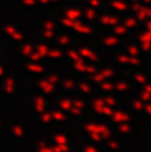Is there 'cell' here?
Returning <instances> with one entry per match:
<instances>
[{"instance_id":"1","label":"cell","mask_w":151,"mask_h":152,"mask_svg":"<svg viewBox=\"0 0 151 152\" xmlns=\"http://www.w3.org/2000/svg\"><path fill=\"white\" fill-rule=\"evenodd\" d=\"M86 129L88 132H96V134H99L102 136V139L103 137H110V135H111L110 128L107 126H103V124H86Z\"/></svg>"},{"instance_id":"2","label":"cell","mask_w":151,"mask_h":152,"mask_svg":"<svg viewBox=\"0 0 151 152\" xmlns=\"http://www.w3.org/2000/svg\"><path fill=\"white\" fill-rule=\"evenodd\" d=\"M111 119L114 123H127L130 120V115H127L126 112H122V111H118V112H112L111 113Z\"/></svg>"},{"instance_id":"3","label":"cell","mask_w":151,"mask_h":152,"mask_svg":"<svg viewBox=\"0 0 151 152\" xmlns=\"http://www.w3.org/2000/svg\"><path fill=\"white\" fill-rule=\"evenodd\" d=\"M112 74H114V72H112L111 69H104V71H100V72H98V74L92 75L91 79H92L94 81H96V83H99V81H104L106 79L111 77Z\"/></svg>"},{"instance_id":"4","label":"cell","mask_w":151,"mask_h":152,"mask_svg":"<svg viewBox=\"0 0 151 152\" xmlns=\"http://www.w3.org/2000/svg\"><path fill=\"white\" fill-rule=\"evenodd\" d=\"M118 60L123 64H133V66H139L141 60H139L136 56H125V55H119L118 56Z\"/></svg>"},{"instance_id":"5","label":"cell","mask_w":151,"mask_h":152,"mask_svg":"<svg viewBox=\"0 0 151 152\" xmlns=\"http://www.w3.org/2000/svg\"><path fill=\"white\" fill-rule=\"evenodd\" d=\"M71 28H74L75 31L79 32V34H91V28H90V27L84 26V24H82L80 21H78V20L72 21Z\"/></svg>"},{"instance_id":"6","label":"cell","mask_w":151,"mask_h":152,"mask_svg":"<svg viewBox=\"0 0 151 152\" xmlns=\"http://www.w3.org/2000/svg\"><path fill=\"white\" fill-rule=\"evenodd\" d=\"M147 18H151V8L142 5L141 10L136 12V19L138 20H146Z\"/></svg>"},{"instance_id":"7","label":"cell","mask_w":151,"mask_h":152,"mask_svg":"<svg viewBox=\"0 0 151 152\" xmlns=\"http://www.w3.org/2000/svg\"><path fill=\"white\" fill-rule=\"evenodd\" d=\"M82 58H86V59H90V60L92 61H96L98 60V56H96V53L94 52V51L88 50V48H82L80 50V53H79Z\"/></svg>"},{"instance_id":"8","label":"cell","mask_w":151,"mask_h":152,"mask_svg":"<svg viewBox=\"0 0 151 152\" xmlns=\"http://www.w3.org/2000/svg\"><path fill=\"white\" fill-rule=\"evenodd\" d=\"M100 23L103 26H115V24L119 23V19L117 16H102L100 18Z\"/></svg>"},{"instance_id":"9","label":"cell","mask_w":151,"mask_h":152,"mask_svg":"<svg viewBox=\"0 0 151 152\" xmlns=\"http://www.w3.org/2000/svg\"><path fill=\"white\" fill-rule=\"evenodd\" d=\"M80 16H82V12L76 8H70L66 11V18L71 19V20H79Z\"/></svg>"},{"instance_id":"10","label":"cell","mask_w":151,"mask_h":152,"mask_svg":"<svg viewBox=\"0 0 151 152\" xmlns=\"http://www.w3.org/2000/svg\"><path fill=\"white\" fill-rule=\"evenodd\" d=\"M111 7H114L118 11H126L127 10V4L125 1H120V0H114L111 1Z\"/></svg>"},{"instance_id":"11","label":"cell","mask_w":151,"mask_h":152,"mask_svg":"<svg viewBox=\"0 0 151 152\" xmlns=\"http://www.w3.org/2000/svg\"><path fill=\"white\" fill-rule=\"evenodd\" d=\"M103 43H104V45H115V44H118L119 43V39H118L117 36H107L106 39L103 40Z\"/></svg>"},{"instance_id":"12","label":"cell","mask_w":151,"mask_h":152,"mask_svg":"<svg viewBox=\"0 0 151 152\" xmlns=\"http://www.w3.org/2000/svg\"><path fill=\"white\" fill-rule=\"evenodd\" d=\"M59 105H60V108H62L63 111H68L70 108L72 107V102H71L70 99H63V100H60Z\"/></svg>"},{"instance_id":"13","label":"cell","mask_w":151,"mask_h":152,"mask_svg":"<svg viewBox=\"0 0 151 152\" xmlns=\"http://www.w3.org/2000/svg\"><path fill=\"white\" fill-rule=\"evenodd\" d=\"M74 68L75 69H78V71H80V72H86V68H87V66L84 64V60H79V61H74Z\"/></svg>"},{"instance_id":"14","label":"cell","mask_w":151,"mask_h":152,"mask_svg":"<svg viewBox=\"0 0 151 152\" xmlns=\"http://www.w3.org/2000/svg\"><path fill=\"white\" fill-rule=\"evenodd\" d=\"M115 89H118L119 92H126L128 89V84L126 81H118L117 86H114Z\"/></svg>"},{"instance_id":"15","label":"cell","mask_w":151,"mask_h":152,"mask_svg":"<svg viewBox=\"0 0 151 152\" xmlns=\"http://www.w3.org/2000/svg\"><path fill=\"white\" fill-rule=\"evenodd\" d=\"M123 26H125L126 28H133V27L136 26V19L135 18H126Z\"/></svg>"},{"instance_id":"16","label":"cell","mask_w":151,"mask_h":152,"mask_svg":"<svg viewBox=\"0 0 151 152\" xmlns=\"http://www.w3.org/2000/svg\"><path fill=\"white\" fill-rule=\"evenodd\" d=\"M68 58L71 59V60H74V61H79V60H82V56L79 55V52H76V51H74V50H71V51H68Z\"/></svg>"},{"instance_id":"17","label":"cell","mask_w":151,"mask_h":152,"mask_svg":"<svg viewBox=\"0 0 151 152\" xmlns=\"http://www.w3.org/2000/svg\"><path fill=\"white\" fill-rule=\"evenodd\" d=\"M103 105H104V102H103V99H96L95 102H94V110H95V112H98V113H100V111H102V108H103Z\"/></svg>"},{"instance_id":"18","label":"cell","mask_w":151,"mask_h":152,"mask_svg":"<svg viewBox=\"0 0 151 152\" xmlns=\"http://www.w3.org/2000/svg\"><path fill=\"white\" fill-rule=\"evenodd\" d=\"M52 118L56 119L58 121H64L66 120V115H64L62 111H55V112H52Z\"/></svg>"},{"instance_id":"19","label":"cell","mask_w":151,"mask_h":152,"mask_svg":"<svg viewBox=\"0 0 151 152\" xmlns=\"http://www.w3.org/2000/svg\"><path fill=\"white\" fill-rule=\"evenodd\" d=\"M100 88L103 89V91H112L114 89V86H112L110 81H102V84H100Z\"/></svg>"},{"instance_id":"20","label":"cell","mask_w":151,"mask_h":152,"mask_svg":"<svg viewBox=\"0 0 151 152\" xmlns=\"http://www.w3.org/2000/svg\"><path fill=\"white\" fill-rule=\"evenodd\" d=\"M54 152H68V145L67 144H58L54 147Z\"/></svg>"},{"instance_id":"21","label":"cell","mask_w":151,"mask_h":152,"mask_svg":"<svg viewBox=\"0 0 151 152\" xmlns=\"http://www.w3.org/2000/svg\"><path fill=\"white\" fill-rule=\"evenodd\" d=\"M84 16L88 19V20H92V19H95V16H96V12L92 10V8H88V10H86V12H84Z\"/></svg>"},{"instance_id":"22","label":"cell","mask_w":151,"mask_h":152,"mask_svg":"<svg viewBox=\"0 0 151 152\" xmlns=\"http://www.w3.org/2000/svg\"><path fill=\"white\" fill-rule=\"evenodd\" d=\"M126 31H127V28H126L125 26H118V24H115L114 32L117 35H123V34H126Z\"/></svg>"},{"instance_id":"23","label":"cell","mask_w":151,"mask_h":152,"mask_svg":"<svg viewBox=\"0 0 151 152\" xmlns=\"http://www.w3.org/2000/svg\"><path fill=\"white\" fill-rule=\"evenodd\" d=\"M143 102H142L141 99L139 100H135V102H133V107H134V110L135 111H142L143 110Z\"/></svg>"},{"instance_id":"24","label":"cell","mask_w":151,"mask_h":152,"mask_svg":"<svg viewBox=\"0 0 151 152\" xmlns=\"http://www.w3.org/2000/svg\"><path fill=\"white\" fill-rule=\"evenodd\" d=\"M112 112H114V111H112V108L110 107V105H107V104H104L103 108H102V111H100V113H103V115H107V116H111Z\"/></svg>"},{"instance_id":"25","label":"cell","mask_w":151,"mask_h":152,"mask_svg":"<svg viewBox=\"0 0 151 152\" xmlns=\"http://www.w3.org/2000/svg\"><path fill=\"white\" fill-rule=\"evenodd\" d=\"M130 129H131L130 124H127V123H120L119 131L122 132V134H127V132H130Z\"/></svg>"},{"instance_id":"26","label":"cell","mask_w":151,"mask_h":152,"mask_svg":"<svg viewBox=\"0 0 151 152\" xmlns=\"http://www.w3.org/2000/svg\"><path fill=\"white\" fill-rule=\"evenodd\" d=\"M79 89L82 92H84V94H88V92H91V87L88 86V84H86V83H80L79 84Z\"/></svg>"},{"instance_id":"27","label":"cell","mask_w":151,"mask_h":152,"mask_svg":"<svg viewBox=\"0 0 151 152\" xmlns=\"http://www.w3.org/2000/svg\"><path fill=\"white\" fill-rule=\"evenodd\" d=\"M42 86H43V88H44L45 92H52L54 91V84L50 83V81H45V83H43Z\"/></svg>"},{"instance_id":"28","label":"cell","mask_w":151,"mask_h":152,"mask_svg":"<svg viewBox=\"0 0 151 152\" xmlns=\"http://www.w3.org/2000/svg\"><path fill=\"white\" fill-rule=\"evenodd\" d=\"M134 79H135L138 83H141V84H144V83H146V76H144V75L135 74V75H134Z\"/></svg>"},{"instance_id":"29","label":"cell","mask_w":151,"mask_h":152,"mask_svg":"<svg viewBox=\"0 0 151 152\" xmlns=\"http://www.w3.org/2000/svg\"><path fill=\"white\" fill-rule=\"evenodd\" d=\"M128 53H130L131 56H138L139 55V50L135 47V45H130V47H128Z\"/></svg>"},{"instance_id":"30","label":"cell","mask_w":151,"mask_h":152,"mask_svg":"<svg viewBox=\"0 0 151 152\" xmlns=\"http://www.w3.org/2000/svg\"><path fill=\"white\" fill-rule=\"evenodd\" d=\"M58 43H59V44H62V45L68 44V43H70V37L66 36V35H63V36H60V37L58 39Z\"/></svg>"},{"instance_id":"31","label":"cell","mask_w":151,"mask_h":152,"mask_svg":"<svg viewBox=\"0 0 151 152\" xmlns=\"http://www.w3.org/2000/svg\"><path fill=\"white\" fill-rule=\"evenodd\" d=\"M55 139H56V142H58V144H67V137L64 136V135H58Z\"/></svg>"},{"instance_id":"32","label":"cell","mask_w":151,"mask_h":152,"mask_svg":"<svg viewBox=\"0 0 151 152\" xmlns=\"http://www.w3.org/2000/svg\"><path fill=\"white\" fill-rule=\"evenodd\" d=\"M103 102H104V104H107V105H110V107H114L115 105V99L114 97H106V99H103Z\"/></svg>"},{"instance_id":"33","label":"cell","mask_w":151,"mask_h":152,"mask_svg":"<svg viewBox=\"0 0 151 152\" xmlns=\"http://www.w3.org/2000/svg\"><path fill=\"white\" fill-rule=\"evenodd\" d=\"M68 111L72 113V115H75V116H78V115H80V113H82V110H80V108H78V107H74V105H72Z\"/></svg>"},{"instance_id":"34","label":"cell","mask_w":151,"mask_h":152,"mask_svg":"<svg viewBox=\"0 0 151 152\" xmlns=\"http://www.w3.org/2000/svg\"><path fill=\"white\" fill-rule=\"evenodd\" d=\"M48 55L51 56V58H62V52L59 50H54V51H51Z\"/></svg>"},{"instance_id":"35","label":"cell","mask_w":151,"mask_h":152,"mask_svg":"<svg viewBox=\"0 0 151 152\" xmlns=\"http://www.w3.org/2000/svg\"><path fill=\"white\" fill-rule=\"evenodd\" d=\"M63 86H64V88L72 89V88H74V81H72V80H64L63 81Z\"/></svg>"},{"instance_id":"36","label":"cell","mask_w":151,"mask_h":152,"mask_svg":"<svg viewBox=\"0 0 151 152\" xmlns=\"http://www.w3.org/2000/svg\"><path fill=\"white\" fill-rule=\"evenodd\" d=\"M90 136L92 140H95V142H100L102 140V136L99 134H96V132H90Z\"/></svg>"},{"instance_id":"37","label":"cell","mask_w":151,"mask_h":152,"mask_svg":"<svg viewBox=\"0 0 151 152\" xmlns=\"http://www.w3.org/2000/svg\"><path fill=\"white\" fill-rule=\"evenodd\" d=\"M72 105L74 107H78V108H84V103H83V100H75V102H72Z\"/></svg>"},{"instance_id":"38","label":"cell","mask_w":151,"mask_h":152,"mask_svg":"<svg viewBox=\"0 0 151 152\" xmlns=\"http://www.w3.org/2000/svg\"><path fill=\"white\" fill-rule=\"evenodd\" d=\"M91 7H99L100 5V0H88Z\"/></svg>"},{"instance_id":"39","label":"cell","mask_w":151,"mask_h":152,"mask_svg":"<svg viewBox=\"0 0 151 152\" xmlns=\"http://www.w3.org/2000/svg\"><path fill=\"white\" fill-rule=\"evenodd\" d=\"M43 107H44V100H43V99H37V110L43 111Z\"/></svg>"},{"instance_id":"40","label":"cell","mask_w":151,"mask_h":152,"mask_svg":"<svg viewBox=\"0 0 151 152\" xmlns=\"http://www.w3.org/2000/svg\"><path fill=\"white\" fill-rule=\"evenodd\" d=\"M58 81H59V76H55V75L50 76V83L55 84V83H58Z\"/></svg>"},{"instance_id":"41","label":"cell","mask_w":151,"mask_h":152,"mask_svg":"<svg viewBox=\"0 0 151 152\" xmlns=\"http://www.w3.org/2000/svg\"><path fill=\"white\" fill-rule=\"evenodd\" d=\"M108 147L112 148V150H118V147H119V145H118L117 142H108Z\"/></svg>"},{"instance_id":"42","label":"cell","mask_w":151,"mask_h":152,"mask_svg":"<svg viewBox=\"0 0 151 152\" xmlns=\"http://www.w3.org/2000/svg\"><path fill=\"white\" fill-rule=\"evenodd\" d=\"M143 108L146 110L147 115H151V103H147L146 105H143Z\"/></svg>"},{"instance_id":"43","label":"cell","mask_w":151,"mask_h":152,"mask_svg":"<svg viewBox=\"0 0 151 152\" xmlns=\"http://www.w3.org/2000/svg\"><path fill=\"white\" fill-rule=\"evenodd\" d=\"M84 152H98V151H96V148H94L92 145H87V147L84 148Z\"/></svg>"},{"instance_id":"44","label":"cell","mask_w":151,"mask_h":152,"mask_svg":"<svg viewBox=\"0 0 151 152\" xmlns=\"http://www.w3.org/2000/svg\"><path fill=\"white\" fill-rule=\"evenodd\" d=\"M142 48H143L144 51H149L151 48V43H142Z\"/></svg>"},{"instance_id":"45","label":"cell","mask_w":151,"mask_h":152,"mask_svg":"<svg viewBox=\"0 0 151 152\" xmlns=\"http://www.w3.org/2000/svg\"><path fill=\"white\" fill-rule=\"evenodd\" d=\"M54 27H55V24H54L52 21H48V23H45V28H47V29H54Z\"/></svg>"},{"instance_id":"46","label":"cell","mask_w":151,"mask_h":152,"mask_svg":"<svg viewBox=\"0 0 151 152\" xmlns=\"http://www.w3.org/2000/svg\"><path fill=\"white\" fill-rule=\"evenodd\" d=\"M43 120H44V121H47V123H48V121L51 120V115H48V113H45V115H43Z\"/></svg>"},{"instance_id":"47","label":"cell","mask_w":151,"mask_h":152,"mask_svg":"<svg viewBox=\"0 0 151 152\" xmlns=\"http://www.w3.org/2000/svg\"><path fill=\"white\" fill-rule=\"evenodd\" d=\"M44 36H45V37H52V36H54V32H52V29H50V31H48V32H45V34H44Z\"/></svg>"},{"instance_id":"48","label":"cell","mask_w":151,"mask_h":152,"mask_svg":"<svg viewBox=\"0 0 151 152\" xmlns=\"http://www.w3.org/2000/svg\"><path fill=\"white\" fill-rule=\"evenodd\" d=\"M147 28H149V31H151V21L147 23Z\"/></svg>"},{"instance_id":"49","label":"cell","mask_w":151,"mask_h":152,"mask_svg":"<svg viewBox=\"0 0 151 152\" xmlns=\"http://www.w3.org/2000/svg\"><path fill=\"white\" fill-rule=\"evenodd\" d=\"M144 3H151V0H143Z\"/></svg>"},{"instance_id":"50","label":"cell","mask_w":151,"mask_h":152,"mask_svg":"<svg viewBox=\"0 0 151 152\" xmlns=\"http://www.w3.org/2000/svg\"><path fill=\"white\" fill-rule=\"evenodd\" d=\"M42 1H43V3H48V1H50V0H42Z\"/></svg>"},{"instance_id":"51","label":"cell","mask_w":151,"mask_h":152,"mask_svg":"<svg viewBox=\"0 0 151 152\" xmlns=\"http://www.w3.org/2000/svg\"><path fill=\"white\" fill-rule=\"evenodd\" d=\"M131 1H134V3H135V1H139V0H131Z\"/></svg>"},{"instance_id":"52","label":"cell","mask_w":151,"mask_h":152,"mask_svg":"<svg viewBox=\"0 0 151 152\" xmlns=\"http://www.w3.org/2000/svg\"><path fill=\"white\" fill-rule=\"evenodd\" d=\"M51 1H56V0H51Z\"/></svg>"}]
</instances>
